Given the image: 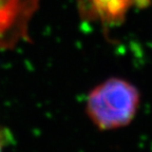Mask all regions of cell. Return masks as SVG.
<instances>
[{"label": "cell", "instance_id": "cell-1", "mask_svg": "<svg viewBox=\"0 0 152 152\" xmlns=\"http://www.w3.org/2000/svg\"><path fill=\"white\" fill-rule=\"evenodd\" d=\"M140 94L135 86L123 78H109L95 87L87 99V112L102 130L127 126L135 116Z\"/></svg>", "mask_w": 152, "mask_h": 152}, {"label": "cell", "instance_id": "cell-2", "mask_svg": "<svg viewBox=\"0 0 152 152\" xmlns=\"http://www.w3.org/2000/svg\"><path fill=\"white\" fill-rule=\"evenodd\" d=\"M95 12L104 20L117 19L128 10L131 0H88Z\"/></svg>", "mask_w": 152, "mask_h": 152}, {"label": "cell", "instance_id": "cell-3", "mask_svg": "<svg viewBox=\"0 0 152 152\" xmlns=\"http://www.w3.org/2000/svg\"><path fill=\"white\" fill-rule=\"evenodd\" d=\"M2 147H3V137L1 132H0V152H2Z\"/></svg>", "mask_w": 152, "mask_h": 152}]
</instances>
